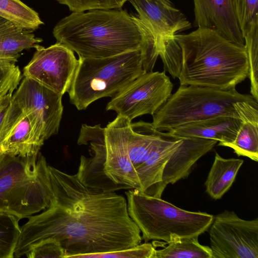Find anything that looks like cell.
<instances>
[{
    "mask_svg": "<svg viewBox=\"0 0 258 258\" xmlns=\"http://www.w3.org/2000/svg\"><path fill=\"white\" fill-rule=\"evenodd\" d=\"M48 169L51 204L41 213L29 216L21 227L14 257L25 255L48 238L60 243L65 258L120 250L141 243L140 230L128 215L123 196L86 186L76 174L49 165Z\"/></svg>",
    "mask_w": 258,
    "mask_h": 258,
    "instance_id": "1",
    "label": "cell"
},
{
    "mask_svg": "<svg viewBox=\"0 0 258 258\" xmlns=\"http://www.w3.org/2000/svg\"><path fill=\"white\" fill-rule=\"evenodd\" d=\"M52 34L79 57L95 58L141 49L151 35L135 15L121 8L72 12L58 21Z\"/></svg>",
    "mask_w": 258,
    "mask_h": 258,
    "instance_id": "2",
    "label": "cell"
},
{
    "mask_svg": "<svg viewBox=\"0 0 258 258\" xmlns=\"http://www.w3.org/2000/svg\"><path fill=\"white\" fill-rule=\"evenodd\" d=\"M174 37L181 51L178 77L180 85L229 90L248 77L244 45L233 43L217 32L204 27Z\"/></svg>",
    "mask_w": 258,
    "mask_h": 258,
    "instance_id": "3",
    "label": "cell"
},
{
    "mask_svg": "<svg viewBox=\"0 0 258 258\" xmlns=\"http://www.w3.org/2000/svg\"><path fill=\"white\" fill-rule=\"evenodd\" d=\"M52 198L48 164L40 153L0 154V213L19 220L47 208Z\"/></svg>",
    "mask_w": 258,
    "mask_h": 258,
    "instance_id": "4",
    "label": "cell"
},
{
    "mask_svg": "<svg viewBox=\"0 0 258 258\" xmlns=\"http://www.w3.org/2000/svg\"><path fill=\"white\" fill-rule=\"evenodd\" d=\"M142 48L104 58L79 57L68 92L71 103L85 110L97 100L114 97L145 72Z\"/></svg>",
    "mask_w": 258,
    "mask_h": 258,
    "instance_id": "5",
    "label": "cell"
},
{
    "mask_svg": "<svg viewBox=\"0 0 258 258\" xmlns=\"http://www.w3.org/2000/svg\"><path fill=\"white\" fill-rule=\"evenodd\" d=\"M125 193L128 215L140 229L145 242L151 240L169 242L176 238L199 237L209 229L213 220V215L180 209L138 189Z\"/></svg>",
    "mask_w": 258,
    "mask_h": 258,
    "instance_id": "6",
    "label": "cell"
},
{
    "mask_svg": "<svg viewBox=\"0 0 258 258\" xmlns=\"http://www.w3.org/2000/svg\"><path fill=\"white\" fill-rule=\"evenodd\" d=\"M255 101L251 95L236 89L219 90L209 87L180 85L152 115V124L161 132L218 116L238 118L234 107L237 101Z\"/></svg>",
    "mask_w": 258,
    "mask_h": 258,
    "instance_id": "7",
    "label": "cell"
},
{
    "mask_svg": "<svg viewBox=\"0 0 258 258\" xmlns=\"http://www.w3.org/2000/svg\"><path fill=\"white\" fill-rule=\"evenodd\" d=\"M173 87L164 72H145L111 98L107 110L130 121L145 114H154L171 95Z\"/></svg>",
    "mask_w": 258,
    "mask_h": 258,
    "instance_id": "8",
    "label": "cell"
},
{
    "mask_svg": "<svg viewBox=\"0 0 258 258\" xmlns=\"http://www.w3.org/2000/svg\"><path fill=\"white\" fill-rule=\"evenodd\" d=\"M208 230L213 258H258L257 218L245 220L225 210Z\"/></svg>",
    "mask_w": 258,
    "mask_h": 258,
    "instance_id": "9",
    "label": "cell"
},
{
    "mask_svg": "<svg viewBox=\"0 0 258 258\" xmlns=\"http://www.w3.org/2000/svg\"><path fill=\"white\" fill-rule=\"evenodd\" d=\"M60 95L24 77L12 99L28 117L37 136L43 142L58 133L63 107Z\"/></svg>",
    "mask_w": 258,
    "mask_h": 258,
    "instance_id": "10",
    "label": "cell"
},
{
    "mask_svg": "<svg viewBox=\"0 0 258 258\" xmlns=\"http://www.w3.org/2000/svg\"><path fill=\"white\" fill-rule=\"evenodd\" d=\"M34 48L36 51L24 67L23 76L62 96L70 88L79 59L72 49L58 42L47 47L37 44Z\"/></svg>",
    "mask_w": 258,
    "mask_h": 258,
    "instance_id": "11",
    "label": "cell"
},
{
    "mask_svg": "<svg viewBox=\"0 0 258 258\" xmlns=\"http://www.w3.org/2000/svg\"><path fill=\"white\" fill-rule=\"evenodd\" d=\"M135 16L154 37L158 54L163 41L191 27V23L170 0H128Z\"/></svg>",
    "mask_w": 258,
    "mask_h": 258,
    "instance_id": "12",
    "label": "cell"
},
{
    "mask_svg": "<svg viewBox=\"0 0 258 258\" xmlns=\"http://www.w3.org/2000/svg\"><path fill=\"white\" fill-rule=\"evenodd\" d=\"M43 144L28 117L12 99L0 133V154L22 157L36 155Z\"/></svg>",
    "mask_w": 258,
    "mask_h": 258,
    "instance_id": "13",
    "label": "cell"
},
{
    "mask_svg": "<svg viewBox=\"0 0 258 258\" xmlns=\"http://www.w3.org/2000/svg\"><path fill=\"white\" fill-rule=\"evenodd\" d=\"M193 2L194 27L213 30L232 43L244 45L232 0H193Z\"/></svg>",
    "mask_w": 258,
    "mask_h": 258,
    "instance_id": "14",
    "label": "cell"
},
{
    "mask_svg": "<svg viewBox=\"0 0 258 258\" xmlns=\"http://www.w3.org/2000/svg\"><path fill=\"white\" fill-rule=\"evenodd\" d=\"M182 139L163 132L144 163L139 178L140 191L148 196L161 198L166 187L162 179L168 160L182 143Z\"/></svg>",
    "mask_w": 258,
    "mask_h": 258,
    "instance_id": "15",
    "label": "cell"
},
{
    "mask_svg": "<svg viewBox=\"0 0 258 258\" xmlns=\"http://www.w3.org/2000/svg\"><path fill=\"white\" fill-rule=\"evenodd\" d=\"M162 133L152 123L142 120L131 122L127 142V166L133 189L140 190L139 178L143 166Z\"/></svg>",
    "mask_w": 258,
    "mask_h": 258,
    "instance_id": "16",
    "label": "cell"
},
{
    "mask_svg": "<svg viewBox=\"0 0 258 258\" xmlns=\"http://www.w3.org/2000/svg\"><path fill=\"white\" fill-rule=\"evenodd\" d=\"M182 139V143L171 155L164 169L162 179L166 185L186 178L196 162L210 151L218 142L198 138Z\"/></svg>",
    "mask_w": 258,
    "mask_h": 258,
    "instance_id": "17",
    "label": "cell"
},
{
    "mask_svg": "<svg viewBox=\"0 0 258 258\" xmlns=\"http://www.w3.org/2000/svg\"><path fill=\"white\" fill-rule=\"evenodd\" d=\"M241 122L238 118L222 115L185 124L168 132L179 139L204 138L219 143H231L234 140Z\"/></svg>",
    "mask_w": 258,
    "mask_h": 258,
    "instance_id": "18",
    "label": "cell"
},
{
    "mask_svg": "<svg viewBox=\"0 0 258 258\" xmlns=\"http://www.w3.org/2000/svg\"><path fill=\"white\" fill-rule=\"evenodd\" d=\"M241 159H226L216 153L205 183L207 193L214 200L221 199L230 189L243 163Z\"/></svg>",
    "mask_w": 258,
    "mask_h": 258,
    "instance_id": "19",
    "label": "cell"
},
{
    "mask_svg": "<svg viewBox=\"0 0 258 258\" xmlns=\"http://www.w3.org/2000/svg\"><path fill=\"white\" fill-rule=\"evenodd\" d=\"M42 41L32 31L7 20L0 25V57L19 55L23 50L34 47Z\"/></svg>",
    "mask_w": 258,
    "mask_h": 258,
    "instance_id": "20",
    "label": "cell"
},
{
    "mask_svg": "<svg viewBox=\"0 0 258 258\" xmlns=\"http://www.w3.org/2000/svg\"><path fill=\"white\" fill-rule=\"evenodd\" d=\"M155 249L153 258H213L210 247L201 244L198 237L175 238Z\"/></svg>",
    "mask_w": 258,
    "mask_h": 258,
    "instance_id": "21",
    "label": "cell"
},
{
    "mask_svg": "<svg viewBox=\"0 0 258 258\" xmlns=\"http://www.w3.org/2000/svg\"><path fill=\"white\" fill-rule=\"evenodd\" d=\"M0 16L30 31L43 24L39 14L20 0H0Z\"/></svg>",
    "mask_w": 258,
    "mask_h": 258,
    "instance_id": "22",
    "label": "cell"
},
{
    "mask_svg": "<svg viewBox=\"0 0 258 258\" xmlns=\"http://www.w3.org/2000/svg\"><path fill=\"white\" fill-rule=\"evenodd\" d=\"M218 146L232 148L238 156L258 161V122L242 121L234 140L219 143Z\"/></svg>",
    "mask_w": 258,
    "mask_h": 258,
    "instance_id": "23",
    "label": "cell"
},
{
    "mask_svg": "<svg viewBox=\"0 0 258 258\" xmlns=\"http://www.w3.org/2000/svg\"><path fill=\"white\" fill-rule=\"evenodd\" d=\"M19 219L6 213H0V258H13L19 236Z\"/></svg>",
    "mask_w": 258,
    "mask_h": 258,
    "instance_id": "24",
    "label": "cell"
},
{
    "mask_svg": "<svg viewBox=\"0 0 258 258\" xmlns=\"http://www.w3.org/2000/svg\"><path fill=\"white\" fill-rule=\"evenodd\" d=\"M243 37L248 62L251 95L258 102V22L252 25Z\"/></svg>",
    "mask_w": 258,
    "mask_h": 258,
    "instance_id": "25",
    "label": "cell"
},
{
    "mask_svg": "<svg viewBox=\"0 0 258 258\" xmlns=\"http://www.w3.org/2000/svg\"><path fill=\"white\" fill-rule=\"evenodd\" d=\"M234 12L244 36L258 22V0H232Z\"/></svg>",
    "mask_w": 258,
    "mask_h": 258,
    "instance_id": "26",
    "label": "cell"
},
{
    "mask_svg": "<svg viewBox=\"0 0 258 258\" xmlns=\"http://www.w3.org/2000/svg\"><path fill=\"white\" fill-rule=\"evenodd\" d=\"M155 249L152 243L147 242L120 250L81 254L74 258H153Z\"/></svg>",
    "mask_w": 258,
    "mask_h": 258,
    "instance_id": "27",
    "label": "cell"
},
{
    "mask_svg": "<svg viewBox=\"0 0 258 258\" xmlns=\"http://www.w3.org/2000/svg\"><path fill=\"white\" fill-rule=\"evenodd\" d=\"M72 12L94 9H120L128 0H55Z\"/></svg>",
    "mask_w": 258,
    "mask_h": 258,
    "instance_id": "28",
    "label": "cell"
},
{
    "mask_svg": "<svg viewBox=\"0 0 258 258\" xmlns=\"http://www.w3.org/2000/svg\"><path fill=\"white\" fill-rule=\"evenodd\" d=\"M25 255L29 258H65L66 251L58 240L48 238L34 246Z\"/></svg>",
    "mask_w": 258,
    "mask_h": 258,
    "instance_id": "29",
    "label": "cell"
},
{
    "mask_svg": "<svg viewBox=\"0 0 258 258\" xmlns=\"http://www.w3.org/2000/svg\"><path fill=\"white\" fill-rule=\"evenodd\" d=\"M23 76L19 70L8 86L0 94V133L4 118L9 107L13 94L18 88Z\"/></svg>",
    "mask_w": 258,
    "mask_h": 258,
    "instance_id": "30",
    "label": "cell"
},
{
    "mask_svg": "<svg viewBox=\"0 0 258 258\" xmlns=\"http://www.w3.org/2000/svg\"><path fill=\"white\" fill-rule=\"evenodd\" d=\"M20 55L12 57H0V94L20 70L15 63Z\"/></svg>",
    "mask_w": 258,
    "mask_h": 258,
    "instance_id": "31",
    "label": "cell"
},
{
    "mask_svg": "<svg viewBox=\"0 0 258 258\" xmlns=\"http://www.w3.org/2000/svg\"><path fill=\"white\" fill-rule=\"evenodd\" d=\"M6 21H7V20L0 16V25L4 23Z\"/></svg>",
    "mask_w": 258,
    "mask_h": 258,
    "instance_id": "32",
    "label": "cell"
}]
</instances>
